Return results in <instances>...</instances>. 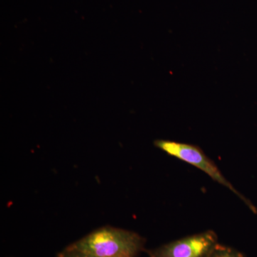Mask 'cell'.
Returning <instances> with one entry per match:
<instances>
[{"mask_svg":"<svg viewBox=\"0 0 257 257\" xmlns=\"http://www.w3.org/2000/svg\"><path fill=\"white\" fill-rule=\"evenodd\" d=\"M219 243L212 230L171 241L148 251L150 257H208Z\"/></svg>","mask_w":257,"mask_h":257,"instance_id":"3","label":"cell"},{"mask_svg":"<svg viewBox=\"0 0 257 257\" xmlns=\"http://www.w3.org/2000/svg\"><path fill=\"white\" fill-rule=\"evenodd\" d=\"M208 257H246L238 250L218 243Z\"/></svg>","mask_w":257,"mask_h":257,"instance_id":"4","label":"cell"},{"mask_svg":"<svg viewBox=\"0 0 257 257\" xmlns=\"http://www.w3.org/2000/svg\"><path fill=\"white\" fill-rule=\"evenodd\" d=\"M145 244V239L138 233L104 226L65 248L94 257H137Z\"/></svg>","mask_w":257,"mask_h":257,"instance_id":"1","label":"cell"},{"mask_svg":"<svg viewBox=\"0 0 257 257\" xmlns=\"http://www.w3.org/2000/svg\"><path fill=\"white\" fill-rule=\"evenodd\" d=\"M154 145L170 156L183 161L202 171L214 182L229 189L249 207L250 209L254 211L252 204L223 175L217 166L205 155L200 147L190 144L167 140H157L155 141Z\"/></svg>","mask_w":257,"mask_h":257,"instance_id":"2","label":"cell"},{"mask_svg":"<svg viewBox=\"0 0 257 257\" xmlns=\"http://www.w3.org/2000/svg\"><path fill=\"white\" fill-rule=\"evenodd\" d=\"M57 257H94L88 256V255L84 254L76 251H69V250L64 249L62 252L59 253Z\"/></svg>","mask_w":257,"mask_h":257,"instance_id":"5","label":"cell"}]
</instances>
